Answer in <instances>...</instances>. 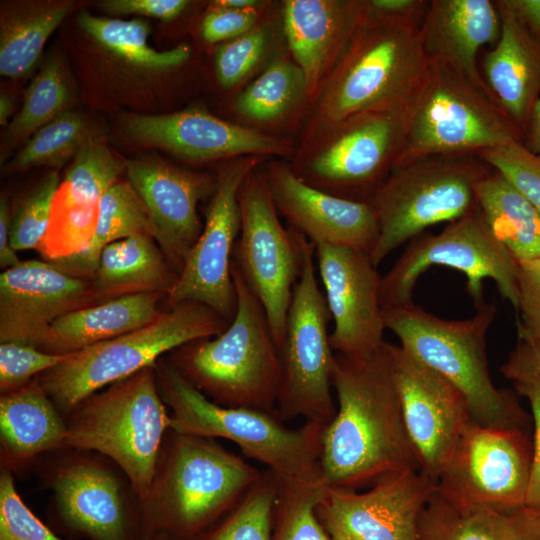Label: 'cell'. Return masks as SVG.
<instances>
[{"mask_svg": "<svg viewBox=\"0 0 540 540\" xmlns=\"http://www.w3.org/2000/svg\"><path fill=\"white\" fill-rule=\"evenodd\" d=\"M332 387L336 413L323 428L319 459L323 487L359 490L391 473L422 471L385 343L369 356L335 353Z\"/></svg>", "mask_w": 540, "mask_h": 540, "instance_id": "cell-1", "label": "cell"}, {"mask_svg": "<svg viewBox=\"0 0 540 540\" xmlns=\"http://www.w3.org/2000/svg\"><path fill=\"white\" fill-rule=\"evenodd\" d=\"M420 22L368 10L333 69L309 100L303 147L359 113L405 106L425 72Z\"/></svg>", "mask_w": 540, "mask_h": 540, "instance_id": "cell-2", "label": "cell"}, {"mask_svg": "<svg viewBox=\"0 0 540 540\" xmlns=\"http://www.w3.org/2000/svg\"><path fill=\"white\" fill-rule=\"evenodd\" d=\"M157 385L171 409V431L236 444L243 455L275 474L281 483L319 481L324 426L304 422L287 427L275 413L219 405L192 385L173 365H155Z\"/></svg>", "mask_w": 540, "mask_h": 540, "instance_id": "cell-3", "label": "cell"}, {"mask_svg": "<svg viewBox=\"0 0 540 540\" xmlns=\"http://www.w3.org/2000/svg\"><path fill=\"white\" fill-rule=\"evenodd\" d=\"M231 274L237 307L229 326L214 338L178 348L173 366L219 405L277 414L279 347L262 304L233 260Z\"/></svg>", "mask_w": 540, "mask_h": 540, "instance_id": "cell-4", "label": "cell"}, {"mask_svg": "<svg viewBox=\"0 0 540 540\" xmlns=\"http://www.w3.org/2000/svg\"><path fill=\"white\" fill-rule=\"evenodd\" d=\"M171 432L140 518L145 533L160 531L170 540H191L226 515L263 471L214 439Z\"/></svg>", "mask_w": 540, "mask_h": 540, "instance_id": "cell-5", "label": "cell"}, {"mask_svg": "<svg viewBox=\"0 0 540 540\" xmlns=\"http://www.w3.org/2000/svg\"><path fill=\"white\" fill-rule=\"evenodd\" d=\"M496 307L485 302L467 319L445 320L414 302L383 309L385 328L400 346L451 382L465 397L472 420L484 425L527 428L516 396L494 385L487 357V332Z\"/></svg>", "mask_w": 540, "mask_h": 540, "instance_id": "cell-6", "label": "cell"}, {"mask_svg": "<svg viewBox=\"0 0 540 540\" xmlns=\"http://www.w3.org/2000/svg\"><path fill=\"white\" fill-rule=\"evenodd\" d=\"M514 141L523 142L524 134L490 94L451 66L429 60L404 107L394 168L430 156L477 154Z\"/></svg>", "mask_w": 540, "mask_h": 540, "instance_id": "cell-7", "label": "cell"}, {"mask_svg": "<svg viewBox=\"0 0 540 540\" xmlns=\"http://www.w3.org/2000/svg\"><path fill=\"white\" fill-rule=\"evenodd\" d=\"M166 407L155 366L144 368L77 405L66 422L64 446L111 458L143 503L157 476L164 435L171 430Z\"/></svg>", "mask_w": 540, "mask_h": 540, "instance_id": "cell-8", "label": "cell"}, {"mask_svg": "<svg viewBox=\"0 0 540 540\" xmlns=\"http://www.w3.org/2000/svg\"><path fill=\"white\" fill-rule=\"evenodd\" d=\"M229 323L201 303L172 305L141 328L67 354L38 382L61 408L73 410L99 389L155 366L162 354L221 334Z\"/></svg>", "mask_w": 540, "mask_h": 540, "instance_id": "cell-9", "label": "cell"}, {"mask_svg": "<svg viewBox=\"0 0 540 540\" xmlns=\"http://www.w3.org/2000/svg\"><path fill=\"white\" fill-rule=\"evenodd\" d=\"M492 168L476 154L430 156L393 168L370 200L379 224L375 266L427 228L476 207V188Z\"/></svg>", "mask_w": 540, "mask_h": 540, "instance_id": "cell-10", "label": "cell"}, {"mask_svg": "<svg viewBox=\"0 0 540 540\" xmlns=\"http://www.w3.org/2000/svg\"><path fill=\"white\" fill-rule=\"evenodd\" d=\"M302 270L294 287L279 346L281 381L276 413L282 420L328 425L335 413L332 370L335 352L328 333L331 315L314 265L315 246L299 233Z\"/></svg>", "mask_w": 540, "mask_h": 540, "instance_id": "cell-11", "label": "cell"}, {"mask_svg": "<svg viewBox=\"0 0 540 540\" xmlns=\"http://www.w3.org/2000/svg\"><path fill=\"white\" fill-rule=\"evenodd\" d=\"M439 265L457 270L467 279L466 290L479 308L485 303L483 280L491 279L501 296L518 306V262L494 237L478 210L454 220L438 234L425 232L411 240L380 280L383 309L409 304L421 274Z\"/></svg>", "mask_w": 540, "mask_h": 540, "instance_id": "cell-12", "label": "cell"}, {"mask_svg": "<svg viewBox=\"0 0 540 540\" xmlns=\"http://www.w3.org/2000/svg\"><path fill=\"white\" fill-rule=\"evenodd\" d=\"M404 107L354 115L297 149L291 167L305 183L332 195L370 202L394 168Z\"/></svg>", "mask_w": 540, "mask_h": 540, "instance_id": "cell-13", "label": "cell"}, {"mask_svg": "<svg viewBox=\"0 0 540 540\" xmlns=\"http://www.w3.org/2000/svg\"><path fill=\"white\" fill-rule=\"evenodd\" d=\"M263 164L249 173L239 189L241 230L232 260L262 304L279 347L302 270V250L299 232L285 229L279 220Z\"/></svg>", "mask_w": 540, "mask_h": 540, "instance_id": "cell-14", "label": "cell"}, {"mask_svg": "<svg viewBox=\"0 0 540 540\" xmlns=\"http://www.w3.org/2000/svg\"><path fill=\"white\" fill-rule=\"evenodd\" d=\"M532 458L533 439L527 429L471 420L435 489L456 504L515 511L525 505Z\"/></svg>", "mask_w": 540, "mask_h": 540, "instance_id": "cell-15", "label": "cell"}, {"mask_svg": "<svg viewBox=\"0 0 540 540\" xmlns=\"http://www.w3.org/2000/svg\"><path fill=\"white\" fill-rule=\"evenodd\" d=\"M266 161L261 156H242L220 168L202 232L168 294L171 306L197 302L229 322L234 318L237 295L231 262L241 230L239 189L249 173Z\"/></svg>", "mask_w": 540, "mask_h": 540, "instance_id": "cell-16", "label": "cell"}, {"mask_svg": "<svg viewBox=\"0 0 540 540\" xmlns=\"http://www.w3.org/2000/svg\"><path fill=\"white\" fill-rule=\"evenodd\" d=\"M435 487L422 471L395 472L365 491L324 488L316 512L331 540H420L419 520Z\"/></svg>", "mask_w": 540, "mask_h": 540, "instance_id": "cell-17", "label": "cell"}, {"mask_svg": "<svg viewBox=\"0 0 540 540\" xmlns=\"http://www.w3.org/2000/svg\"><path fill=\"white\" fill-rule=\"evenodd\" d=\"M404 423L422 463L435 482L472 420L463 394L400 345L385 342Z\"/></svg>", "mask_w": 540, "mask_h": 540, "instance_id": "cell-18", "label": "cell"}, {"mask_svg": "<svg viewBox=\"0 0 540 540\" xmlns=\"http://www.w3.org/2000/svg\"><path fill=\"white\" fill-rule=\"evenodd\" d=\"M324 296L334 323L329 340L335 353L369 356L385 340L379 289L381 276L370 254L329 244H314Z\"/></svg>", "mask_w": 540, "mask_h": 540, "instance_id": "cell-19", "label": "cell"}, {"mask_svg": "<svg viewBox=\"0 0 540 540\" xmlns=\"http://www.w3.org/2000/svg\"><path fill=\"white\" fill-rule=\"evenodd\" d=\"M124 128L139 143L197 162L242 156L293 158L297 152L285 138L222 120L198 106L162 115L133 114Z\"/></svg>", "mask_w": 540, "mask_h": 540, "instance_id": "cell-20", "label": "cell"}, {"mask_svg": "<svg viewBox=\"0 0 540 540\" xmlns=\"http://www.w3.org/2000/svg\"><path fill=\"white\" fill-rule=\"evenodd\" d=\"M275 207L291 228L313 244H329L371 255L379 224L369 202L341 198L301 180L291 165L266 161L262 166Z\"/></svg>", "mask_w": 540, "mask_h": 540, "instance_id": "cell-21", "label": "cell"}, {"mask_svg": "<svg viewBox=\"0 0 540 540\" xmlns=\"http://www.w3.org/2000/svg\"><path fill=\"white\" fill-rule=\"evenodd\" d=\"M124 163L128 182L148 212L153 238L179 274L203 229L199 201L213 194L216 176L151 159Z\"/></svg>", "mask_w": 540, "mask_h": 540, "instance_id": "cell-22", "label": "cell"}, {"mask_svg": "<svg viewBox=\"0 0 540 540\" xmlns=\"http://www.w3.org/2000/svg\"><path fill=\"white\" fill-rule=\"evenodd\" d=\"M95 304L85 279L50 262L21 261L0 275V341L38 347L56 319Z\"/></svg>", "mask_w": 540, "mask_h": 540, "instance_id": "cell-23", "label": "cell"}, {"mask_svg": "<svg viewBox=\"0 0 540 540\" xmlns=\"http://www.w3.org/2000/svg\"><path fill=\"white\" fill-rule=\"evenodd\" d=\"M59 515L88 540H142L139 518L131 517L116 478L89 461L61 467L53 480Z\"/></svg>", "mask_w": 540, "mask_h": 540, "instance_id": "cell-24", "label": "cell"}, {"mask_svg": "<svg viewBox=\"0 0 540 540\" xmlns=\"http://www.w3.org/2000/svg\"><path fill=\"white\" fill-rule=\"evenodd\" d=\"M365 13V0H286L283 31L293 61L316 94Z\"/></svg>", "mask_w": 540, "mask_h": 540, "instance_id": "cell-25", "label": "cell"}, {"mask_svg": "<svg viewBox=\"0 0 540 540\" xmlns=\"http://www.w3.org/2000/svg\"><path fill=\"white\" fill-rule=\"evenodd\" d=\"M500 26L495 1L432 0L420 24V37L429 60L451 66L494 98L479 72L477 54L498 40Z\"/></svg>", "mask_w": 540, "mask_h": 540, "instance_id": "cell-26", "label": "cell"}, {"mask_svg": "<svg viewBox=\"0 0 540 540\" xmlns=\"http://www.w3.org/2000/svg\"><path fill=\"white\" fill-rule=\"evenodd\" d=\"M500 35L483 60V78L496 102L525 133L540 98V41L518 20L507 0H496Z\"/></svg>", "mask_w": 540, "mask_h": 540, "instance_id": "cell-27", "label": "cell"}, {"mask_svg": "<svg viewBox=\"0 0 540 540\" xmlns=\"http://www.w3.org/2000/svg\"><path fill=\"white\" fill-rule=\"evenodd\" d=\"M162 295L153 292L125 295L69 312L51 324L37 348L53 354H69L134 331L161 313L158 302Z\"/></svg>", "mask_w": 540, "mask_h": 540, "instance_id": "cell-28", "label": "cell"}, {"mask_svg": "<svg viewBox=\"0 0 540 540\" xmlns=\"http://www.w3.org/2000/svg\"><path fill=\"white\" fill-rule=\"evenodd\" d=\"M420 540H540V515L453 503L436 489L419 520Z\"/></svg>", "mask_w": 540, "mask_h": 540, "instance_id": "cell-29", "label": "cell"}, {"mask_svg": "<svg viewBox=\"0 0 540 540\" xmlns=\"http://www.w3.org/2000/svg\"><path fill=\"white\" fill-rule=\"evenodd\" d=\"M154 240L151 235H134L102 250L91 282L97 301L137 293H170L178 274Z\"/></svg>", "mask_w": 540, "mask_h": 540, "instance_id": "cell-30", "label": "cell"}, {"mask_svg": "<svg viewBox=\"0 0 540 540\" xmlns=\"http://www.w3.org/2000/svg\"><path fill=\"white\" fill-rule=\"evenodd\" d=\"M38 381L0 398V435L5 453L26 460L64 446L66 423Z\"/></svg>", "mask_w": 540, "mask_h": 540, "instance_id": "cell-31", "label": "cell"}, {"mask_svg": "<svg viewBox=\"0 0 540 540\" xmlns=\"http://www.w3.org/2000/svg\"><path fill=\"white\" fill-rule=\"evenodd\" d=\"M476 209L517 262L540 259V213L498 171L477 185Z\"/></svg>", "mask_w": 540, "mask_h": 540, "instance_id": "cell-32", "label": "cell"}, {"mask_svg": "<svg viewBox=\"0 0 540 540\" xmlns=\"http://www.w3.org/2000/svg\"><path fill=\"white\" fill-rule=\"evenodd\" d=\"M73 8L71 1L19 2L2 8L0 74L12 79L29 74L48 38Z\"/></svg>", "mask_w": 540, "mask_h": 540, "instance_id": "cell-33", "label": "cell"}, {"mask_svg": "<svg viewBox=\"0 0 540 540\" xmlns=\"http://www.w3.org/2000/svg\"><path fill=\"white\" fill-rule=\"evenodd\" d=\"M151 235L148 212L128 181H117L101 197L92 241L82 253L48 261L79 277L93 278L102 250L109 244L134 235Z\"/></svg>", "mask_w": 540, "mask_h": 540, "instance_id": "cell-34", "label": "cell"}, {"mask_svg": "<svg viewBox=\"0 0 540 540\" xmlns=\"http://www.w3.org/2000/svg\"><path fill=\"white\" fill-rule=\"evenodd\" d=\"M309 102L305 76L285 57L273 60L234 100V110L244 121L270 125Z\"/></svg>", "mask_w": 540, "mask_h": 540, "instance_id": "cell-35", "label": "cell"}, {"mask_svg": "<svg viewBox=\"0 0 540 540\" xmlns=\"http://www.w3.org/2000/svg\"><path fill=\"white\" fill-rule=\"evenodd\" d=\"M78 23L102 46L144 69L171 70L185 64L191 56V48L185 43L165 51L150 47L147 41L149 25L139 19H112L83 12L78 17Z\"/></svg>", "mask_w": 540, "mask_h": 540, "instance_id": "cell-36", "label": "cell"}, {"mask_svg": "<svg viewBox=\"0 0 540 540\" xmlns=\"http://www.w3.org/2000/svg\"><path fill=\"white\" fill-rule=\"evenodd\" d=\"M279 486L275 474L265 469L222 520L191 540H272Z\"/></svg>", "mask_w": 540, "mask_h": 540, "instance_id": "cell-37", "label": "cell"}, {"mask_svg": "<svg viewBox=\"0 0 540 540\" xmlns=\"http://www.w3.org/2000/svg\"><path fill=\"white\" fill-rule=\"evenodd\" d=\"M72 98L62 63L57 59L47 60L27 88L23 106L6 130V142L15 144L30 137L67 111Z\"/></svg>", "mask_w": 540, "mask_h": 540, "instance_id": "cell-38", "label": "cell"}, {"mask_svg": "<svg viewBox=\"0 0 540 540\" xmlns=\"http://www.w3.org/2000/svg\"><path fill=\"white\" fill-rule=\"evenodd\" d=\"M98 205L81 203L58 187L47 231L37 250L46 261L78 255L90 245L98 219Z\"/></svg>", "mask_w": 540, "mask_h": 540, "instance_id": "cell-39", "label": "cell"}, {"mask_svg": "<svg viewBox=\"0 0 540 540\" xmlns=\"http://www.w3.org/2000/svg\"><path fill=\"white\" fill-rule=\"evenodd\" d=\"M90 139L83 117L67 110L35 131L9 162L8 169L60 167Z\"/></svg>", "mask_w": 540, "mask_h": 540, "instance_id": "cell-40", "label": "cell"}, {"mask_svg": "<svg viewBox=\"0 0 540 540\" xmlns=\"http://www.w3.org/2000/svg\"><path fill=\"white\" fill-rule=\"evenodd\" d=\"M501 373L513 385L515 392L529 402L533 425V458L530 481L524 507L540 515V363L529 341L519 339L501 366Z\"/></svg>", "mask_w": 540, "mask_h": 540, "instance_id": "cell-41", "label": "cell"}, {"mask_svg": "<svg viewBox=\"0 0 540 540\" xmlns=\"http://www.w3.org/2000/svg\"><path fill=\"white\" fill-rule=\"evenodd\" d=\"M324 488L321 483L280 482L272 540H331L316 512Z\"/></svg>", "mask_w": 540, "mask_h": 540, "instance_id": "cell-42", "label": "cell"}, {"mask_svg": "<svg viewBox=\"0 0 540 540\" xmlns=\"http://www.w3.org/2000/svg\"><path fill=\"white\" fill-rule=\"evenodd\" d=\"M123 171L124 160L115 157L100 141L90 139L73 157L61 183L74 192L100 201Z\"/></svg>", "mask_w": 540, "mask_h": 540, "instance_id": "cell-43", "label": "cell"}, {"mask_svg": "<svg viewBox=\"0 0 540 540\" xmlns=\"http://www.w3.org/2000/svg\"><path fill=\"white\" fill-rule=\"evenodd\" d=\"M59 185V175L51 172L18 204L10 223V242L15 251L37 249L47 231Z\"/></svg>", "mask_w": 540, "mask_h": 540, "instance_id": "cell-44", "label": "cell"}, {"mask_svg": "<svg viewBox=\"0 0 540 540\" xmlns=\"http://www.w3.org/2000/svg\"><path fill=\"white\" fill-rule=\"evenodd\" d=\"M492 169L501 173L540 213V155L523 142L486 149L476 154Z\"/></svg>", "mask_w": 540, "mask_h": 540, "instance_id": "cell-45", "label": "cell"}, {"mask_svg": "<svg viewBox=\"0 0 540 540\" xmlns=\"http://www.w3.org/2000/svg\"><path fill=\"white\" fill-rule=\"evenodd\" d=\"M268 44L269 32L260 23L219 45L215 53V70L220 85L230 89L241 83L261 62Z\"/></svg>", "mask_w": 540, "mask_h": 540, "instance_id": "cell-46", "label": "cell"}, {"mask_svg": "<svg viewBox=\"0 0 540 540\" xmlns=\"http://www.w3.org/2000/svg\"><path fill=\"white\" fill-rule=\"evenodd\" d=\"M66 357L67 354L48 353L28 344L1 342L0 389L2 394L26 386L32 377L56 367Z\"/></svg>", "mask_w": 540, "mask_h": 540, "instance_id": "cell-47", "label": "cell"}, {"mask_svg": "<svg viewBox=\"0 0 540 540\" xmlns=\"http://www.w3.org/2000/svg\"><path fill=\"white\" fill-rule=\"evenodd\" d=\"M0 540H61L25 505L6 469L0 476Z\"/></svg>", "mask_w": 540, "mask_h": 540, "instance_id": "cell-48", "label": "cell"}, {"mask_svg": "<svg viewBox=\"0 0 540 540\" xmlns=\"http://www.w3.org/2000/svg\"><path fill=\"white\" fill-rule=\"evenodd\" d=\"M518 338L540 339V259L518 262Z\"/></svg>", "mask_w": 540, "mask_h": 540, "instance_id": "cell-49", "label": "cell"}, {"mask_svg": "<svg viewBox=\"0 0 540 540\" xmlns=\"http://www.w3.org/2000/svg\"><path fill=\"white\" fill-rule=\"evenodd\" d=\"M259 19V10H234L211 5L201 23L202 37L208 43H224L259 25Z\"/></svg>", "mask_w": 540, "mask_h": 540, "instance_id": "cell-50", "label": "cell"}, {"mask_svg": "<svg viewBox=\"0 0 540 540\" xmlns=\"http://www.w3.org/2000/svg\"><path fill=\"white\" fill-rule=\"evenodd\" d=\"M102 6L115 14H136L171 21L178 17L189 2L186 0H106Z\"/></svg>", "mask_w": 540, "mask_h": 540, "instance_id": "cell-51", "label": "cell"}, {"mask_svg": "<svg viewBox=\"0 0 540 540\" xmlns=\"http://www.w3.org/2000/svg\"><path fill=\"white\" fill-rule=\"evenodd\" d=\"M370 12L394 17H404L420 22L429 1L422 0H366Z\"/></svg>", "mask_w": 540, "mask_h": 540, "instance_id": "cell-52", "label": "cell"}, {"mask_svg": "<svg viewBox=\"0 0 540 540\" xmlns=\"http://www.w3.org/2000/svg\"><path fill=\"white\" fill-rule=\"evenodd\" d=\"M11 215L5 198L0 201V267L4 270L18 265L21 260L10 242Z\"/></svg>", "mask_w": 540, "mask_h": 540, "instance_id": "cell-53", "label": "cell"}, {"mask_svg": "<svg viewBox=\"0 0 540 540\" xmlns=\"http://www.w3.org/2000/svg\"><path fill=\"white\" fill-rule=\"evenodd\" d=\"M521 24L540 41V0H507Z\"/></svg>", "mask_w": 540, "mask_h": 540, "instance_id": "cell-54", "label": "cell"}, {"mask_svg": "<svg viewBox=\"0 0 540 540\" xmlns=\"http://www.w3.org/2000/svg\"><path fill=\"white\" fill-rule=\"evenodd\" d=\"M523 143L530 151L540 155V98L533 107Z\"/></svg>", "mask_w": 540, "mask_h": 540, "instance_id": "cell-55", "label": "cell"}, {"mask_svg": "<svg viewBox=\"0 0 540 540\" xmlns=\"http://www.w3.org/2000/svg\"><path fill=\"white\" fill-rule=\"evenodd\" d=\"M264 3L259 0H217L211 5L234 10H260Z\"/></svg>", "mask_w": 540, "mask_h": 540, "instance_id": "cell-56", "label": "cell"}, {"mask_svg": "<svg viewBox=\"0 0 540 540\" xmlns=\"http://www.w3.org/2000/svg\"><path fill=\"white\" fill-rule=\"evenodd\" d=\"M12 101L11 98L5 94L0 95V124L7 125L8 119L12 113Z\"/></svg>", "mask_w": 540, "mask_h": 540, "instance_id": "cell-57", "label": "cell"}, {"mask_svg": "<svg viewBox=\"0 0 540 540\" xmlns=\"http://www.w3.org/2000/svg\"><path fill=\"white\" fill-rule=\"evenodd\" d=\"M142 540H170L169 537L160 531H148Z\"/></svg>", "mask_w": 540, "mask_h": 540, "instance_id": "cell-58", "label": "cell"}, {"mask_svg": "<svg viewBox=\"0 0 540 540\" xmlns=\"http://www.w3.org/2000/svg\"><path fill=\"white\" fill-rule=\"evenodd\" d=\"M529 341V340H527ZM532 345V348H533V351L535 353V356L538 360V362L540 363V339H537V340H534V341H529Z\"/></svg>", "mask_w": 540, "mask_h": 540, "instance_id": "cell-59", "label": "cell"}]
</instances>
